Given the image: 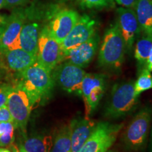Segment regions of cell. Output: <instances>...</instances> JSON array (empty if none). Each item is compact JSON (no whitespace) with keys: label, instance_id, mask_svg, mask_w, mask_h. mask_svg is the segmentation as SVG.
Masks as SVG:
<instances>
[{"label":"cell","instance_id":"cell-8","mask_svg":"<svg viewBox=\"0 0 152 152\" xmlns=\"http://www.w3.org/2000/svg\"><path fill=\"white\" fill-rule=\"evenodd\" d=\"M106 90V80L102 74L86 73L81 87L80 95L85 105V117L96 109Z\"/></svg>","mask_w":152,"mask_h":152},{"label":"cell","instance_id":"cell-34","mask_svg":"<svg viewBox=\"0 0 152 152\" xmlns=\"http://www.w3.org/2000/svg\"><path fill=\"white\" fill-rule=\"evenodd\" d=\"M0 152H11L10 150L5 148H0Z\"/></svg>","mask_w":152,"mask_h":152},{"label":"cell","instance_id":"cell-4","mask_svg":"<svg viewBox=\"0 0 152 152\" xmlns=\"http://www.w3.org/2000/svg\"><path fill=\"white\" fill-rule=\"evenodd\" d=\"M152 110L144 107L134 115L123 132L122 140L128 149L137 150L141 149L145 144L151 122Z\"/></svg>","mask_w":152,"mask_h":152},{"label":"cell","instance_id":"cell-15","mask_svg":"<svg viewBox=\"0 0 152 152\" xmlns=\"http://www.w3.org/2000/svg\"><path fill=\"white\" fill-rule=\"evenodd\" d=\"M69 125L71 128V152H77L94 131L96 125L89 118L85 117L72 120Z\"/></svg>","mask_w":152,"mask_h":152},{"label":"cell","instance_id":"cell-6","mask_svg":"<svg viewBox=\"0 0 152 152\" xmlns=\"http://www.w3.org/2000/svg\"><path fill=\"white\" fill-rule=\"evenodd\" d=\"M7 106L10 112L15 128L20 129L26 134L28 120L33 106L27 92L19 84L13 87L8 96Z\"/></svg>","mask_w":152,"mask_h":152},{"label":"cell","instance_id":"cell-29","mask_svg":"<svg viewBox=\"0 0 152 152\" xmlns=\"http://www.w3.org/2000/svg\"><path fill=\"white\" fill-rule=\"evenodd\" d=\"M146 66H147V69L148 71L152 72V47L147 58V62H146Z\"/></svg>","mask_w":152,"mask_h":152},{"label":"cell","instance_id":"cell-13","mask_svg":"<svg viewBox=\"0 0 152 152\" xmlns=\"http://www.w3.org/2000/svg\"><path fill=\"white\" fill-rule=\"evenodd\" d=\"M118 26L124 39L125 46L130 50L140 32V26L134 9L119 7L117 9Z\"/></svg>","mask_w":152,"mask_h":152},{"label":"cell","instance_id":"cell-22","mask_svg":"<svg viewBox=\"0 0 152 152\" xmlns=\"http://www.w3.org/2000/svg\"><path fill=\"white\" fill-rule=\"evenodd\" d=\"M134 92L139 96L142 92L152 89V75L151 72L146 68L143 69L134 83Z\"/></svg>","mask_w":152,"mask_h":152},{"label":"cell","instance_id":"cell-31","mask_svg":"<svg viewBox=\"0 0 152 152\" xmlns=\"http://www.w3.org/2000/svg\"><path fill=\"white\" fill-rule=\"evenodd\" d=\"M5 24L6 23H4V21L0 22V40H1V38L2 37L4 31Z\"/></svg>","mask_w":152,"mask_h":152},{"label":"cell","instance_id":"cell-35","mask_svg":"<svg viewBox=\"0 0 152 152\" xmlns=\"http://www.w3.org/2000/svg\"><path fill=\"white\" fill-rule=\"evenodd\" d=\"M19 151H20V152H27L21 147V146H20V147H19Z\"/></svg>","mask_w":152,"mask_h":152},{"label":"cell","instance_id":"cell-2","mask_svg":"<svg viewBox=\"0 0 152 152\" xmlns=\"http://www.w3.org/2000/svg\"><path fill=\"white\" fill-rule=\"evenodd\" d=\"M126 46L121 31L115 23L104 34L99 52V64L103 67L120 68L124 61Z\"/></svg>","mask_w":152,"mask_h":152},{"label":"cell","instance_id":"cell-14","mask_svg":"<svg viewBox=\"0 0 152 152\" xmlns=\"http://www.w3.org/2000/svg\"><path fill=\"white\" fill-rule=\"evenodd\" d=\"M24 20L23 15L16 14L6 23L4 31L0 40V53L20 48L19 36L24 25Z\"/></svg>","mask_w":152,"mask_h":152},{"label":"cell","instance_id":"cell-20","mask_svg":"<svg viewBox=\"0 0 152 152\" xmlns=\"http://www.w3.org/2000/svg\"><path fill=\"white\" fill-rule=\"evenodd\" d=\"M71 128L69 125H66L58 132L51 152H71Z\"/></svg>","mask_w":152,"mask_h":152},{"label":"cell","instance_id":"cell-19","mask_svg":"<svg viewBox=\"0 0 152 152\" xmlns=\"http://www.w3.org/2000/svg\"><path fill=\"white\" fill-rule=\"evenodd\" d=\"M53 138L51 135H36L26 138L20 146L27 152H51L53 147Z\"/></svg>","mask_w":152,"mask_h":152},{"label":"cell","instance_id":"cell-21","mask_svg":"<svg viewBox=\"0 0 152 152\" xmlns=\"http://www.w3.org/2000/svg\"><path fill=\"white\" fill-rule=\"evenodd\" d=\"M152 47V36L144 35L135 45L134 58L140 64H146Z\"/></svg>","mask_w":152,"mask_h":152},{"label":"cell","instance_id":"cell-24","mask_svg":"<svg viewBox=\"0 0 152 152\" xmlns=\"http://www.w3.org/2000/svg\"><path fill=\"white\" fill-rule=\"evenodd\" d=\"M14 125L12 121L9 122L7 130L0 135V147H6L13 144L14 140Z\"/></svg>","mask_w":152,"mask_h":152},{"label":"cell","instance_id":"cell-11","mask_svg":"<svg viewBox=\"0 0 152 152\" xmlns=\"http://www.w3.org/2000/svg\"><path fill=\"white\" fill-rule=\"evenodd\" d=\"M80 15L73 9H63L56 13L47 26L51 35L58 43L61 44L73 29Z\"/></svg>","mask_w":152,"mask_h":152},{"label":"cell","instance_id":"cell-16","mask_svg":"<svg viewBox=\"0 0 152 152\" xmlns=\"http://www.w3.org/2000/svg\"><path fill=\"white\" fill-rule=\"evenodd\" d=\"M1 54L4 55L8 68L15 72L20 73L37 61L36 55L30 54L20 48L6 51Z\"/></svg>","mask_w":152,"mask_h":152},{"label":"cell","instance_id":"cell-9","mask_svg":"<svg viewBox=\"0 0 152 152\" xmlns=\"http://www.w3.org/2000/svg\"><path fill=\"white\" fill-rule=\"evenodd\" d=\"M54 69L55 80L63 90L80 95L82 83L86 74L83 68L66 61L56 66Z\"/></svg>","mask_w":152,"mask_h":152},{"label":"cell","instance_id":"cell-30","mask_svg":"<svg viewBox=\"0 0 152 152\" xmlns=\"http://www.w3.org/2000/svg\"><path fill=\"white\" fill-rule=\"evenodd\" d=\"M9 122H11V121H9V122H0V135H1L7 130Z\"/></svg>","mask_w":152,"mask_h":152},{"label":"cell","instance_id":"cell-26","mask_svg":"<svg viewBox=\"0 0 152 152\" xmlns=\"http://www.w3.org/2000/svg\"><path fill=\"white\" fill-rule=\"evenodd\" d=\"M12 121V118L7 105L0 108V122H9Z\"/></svg>","mask_w":152,"mask_h":152},{"label":"cell","instance_id":"cell-1","mask_svg":"<svg viewBox=\"0 0 152 152\" xmlns=\"http://www.w3.org/2000/svg\"><path fill=\"white\" fill-rule=\"evenodd\" d=\"M20 73L21 81L19 85L27 92L33 106L50 94L54 87V78L51 72L37 61Z\"/></svg>","mask_w":152,"mask_h":152},{"label":"cell","instance_id":"cell-7","mask_svg":"<svg viewBox=\"0 0 152 152\" xmlns=\"http://www.w3.org/2000/svg\"><path fill=\"white\" fill-rule=\"evenodd\" d=\"M63 61L64 52L61 44L51 35L47 26H45L38 38L37 61L47 71L52 72Z\"/></svg>","mask_w":152,"mask_h":152},{"label":"cell","instance_id":"cell-3","mask_svg":"<svg viewBox=\"0 0 152 152\" xmlns=\"http://www.w3.org/2000/svg\"><path fill=\"white\" fill-rule=\"evenodd\" d=\"M134 83L130 81L114 85L105 109L106 117H123L134 109L138 99L134 92Z\"/></svg>","mask_w":152,"mask_h":152},{"label":"cell","instance_id":"cell-32","mask_svg":"<svg viewBox=\"0 0 152 152\" xmlns=\"http://www.w3.org/2000/svg\"><path fill=\"white\" fill-rule=\"evenodd\" d=\"M11 149H12V152H20V151H19V149L17 148L16 146H15V145H14V144H11Z\"/></svg>","mask_w":152,"mask_h":152},{"label":"cell","instance_id":"cell-18","mask_svg":"<svg viewBox=\"0 0 152 152\" xmlns=\"http://www.w3.org/2000/svg\"><path fill=\"white\" fill-rule=\"evenodd\" d=\"M134 10L141 31L152 36V0H138Z\"/></svg>","mask_w":152,"mask_h":152},{"label":"cell","instance_id":"cell-17","mask_svg":"<svg viewBox=\"0 0 152 152\" xmlns=\"http://www.w3.org/2000/svg\"><path fill=\"white\" fill-rule=\"evenodd\" d=\"M39 29V26L37 23H29L23 26L19 36L20 49L37 56Z\"/></svg>","mask_w":152,"mask_h":152},{"label":"cell","instance_id":"cell-37","mask_svg":"<svg viewBox=\"0 0 152 152\" xmlns=\"http://www.w3.org/2000/svg\"><path fill=\"white\" fill-rule=\"evenodd\" d=\"M107 152H115V151H107Z\"/></svg>","mask_w":152,"mask_h":152},{"label":"cell","instance_id":"cell-33","mask_svg":"<svg viewBox=\"0 0 152 152\" xmlns=\"http://www.w3.org/2000/svg\"><path fill=\"white\" fill-rule=\"evenodd\" d=\"M5 5V0H0V9L4 7Z\"/></svg>","mask_w":152,"mask_h":152},{"label":"cell","instance_id":"cell-36","mask_svg":"<svg viewBox=\"0 0 152 152\" xmlns=\"http://www.w3.org/2000/svg\"><path fill=\"white\" fill-rule=\"evenodd\" d=\"M1 21H3V20H1V18H0V22H1Z\"/></svg>","mask_w":152,"mask_h":152},{"label":"cell","instance_id":"cell-12","mask_svg":"<svg viewBox=\"0 0 152 152\" xmlns=\"http://www.w3.org/2000/svg\"><path fill=\"white\" fill-rule=\"evenodd\" d=\"M99 37L95 33L90 39L64 52V60L80 68H85L92 61L98 49Z\"/></svg>","mask_w":152,"mask_h":152},{"label":"cell","instance_id":"cell-5","mask_svg":"<svg viewBox=\"0 0 152 152\" xmlns=\"http://www.w3.org/2000/svg\"><path fill=\"white\" fill-rule=\"evenodd\" d=\"M123 128V123H99L77 152H107L116 140L120 131Z\"/></svg>","mask_w":152,"mask_h":152},{"label":"cell","instance_id":"cell-23","mask_svg":"<svg viewBox=\"0 0 152 152\" xmlns=\"http://www.w3.org/2000/svg\"><path fill=\"white\" fill-rule=\"evenodd\" d=\"M80 4L87 9H104L115 6L113 0H77Z\"/></svg>","mask_w":152,"mask_h":152},{"label":"cell","instance_id":"cell-27","mask_svg":"<svg viewBox=\"0 0 152 152\" xmlns=\"http://www.w3.org/2000/svg\"><path fill=\"white\" fill-rule=\"evenodd\" d=\"M118 4L122 6L124 8L134 9L138 0H114Z\"/></svg>","mask_w":152,"mask_h":152},{"label":"cell","instance_id":"cell-10","mask_svg":"<svg viewBox=\"0 0 152 152\" xmlns=\"http://www.w3.org/2000/svg\"><path fill=\"white\" fill-rule=\"evenodd\" d=\"M96 21L89 15L80 16L73 29L61 44L63 52L69 50L90 39L96 33Z\"/></svg>","mask_w":152,"mask_h":152},{"label":"cell","instance_id":"cell-25","mask_svg":"<svg viewBox=\"0 0 152 152\" xmlns=\"http://www.w3.org/2000/svg\"><path fill=\"white\" fill-rule=\"evenodd\" d=\"M13 87L8 85L0 86V108L7 105L8 96L12 90Z\"/></svg>","mask_w":152,"mask_h":152},{"label":"cell","instance_id":"cell-28","mask_svg":"<svg viewBox=\"0 0 152 152\" xmlns=\"http://www.w3.org/2000/svg\"><path fill=\"white\" fill-rule=\"evenodd\" d=\"M27 0H5V5L4 7L7 8H12V7H15L16 6L20 5Z\"/></svg>","mask_w":152,"mask_h":152}]
</instances>
